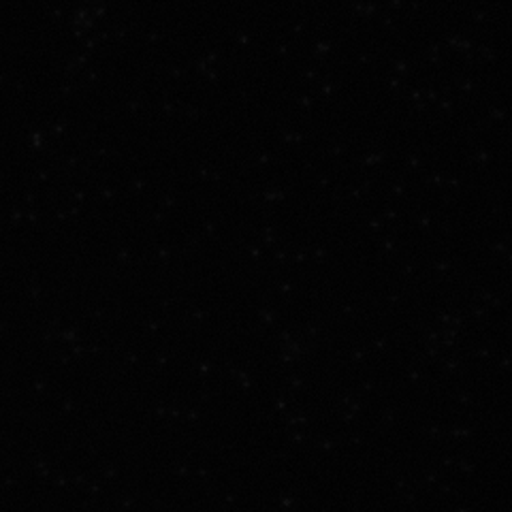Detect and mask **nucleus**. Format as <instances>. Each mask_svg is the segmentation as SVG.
Segmentation results:
<instances>
[]
</instances>
